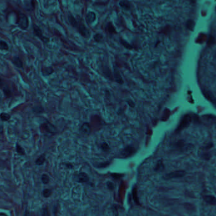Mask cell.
I'll return each mask as SVG.
<instances>
[{
	"instance_id": "6da1fadb",
	"label": "cell",
	"mask_w": 216,
	"mask_h": 216,
	"mask_svg": "<svg viewBox=\"0 0 216 216\" xmlns=\"http://www.w3.org/2000/svg\"><path fill=\"white\" fill-rule=\"evenodd\" d=\"M41 133L44 135H54L57 133V129L52 124L48 121H46L40 126Z\"/></svg>"
},
{
	"instance_id": "7a4b0ae2",
	"label": "cell",
	"mask_w": 216,
	"mask_h": 216,
	"mask_svg": "<svg viewBox=\"0 0 216 216\" xmlns=\"http://www.w3.org/2000/svg\"><path fill=\"white\" fill-rule=\"evenodd\" d=\"M17 24L19 25V27L23 30L27 29L29 26V19L24 14H20L18 15Z\"/></svg>"
},
{
	"instance_id": "3957f363",
	"label": "cell",
	"mask_w": 216,
	"mask_h": 216,
	"mask_svg": "<svg viewBox=\"0 0 216 216\" xmlns=\"http://www.w3.org/2000/svg\"><path fill=\"white\" fill-rule=\"evenodd\" d=\"M186 171L183 170L173 171V172L167 174H166L163 177V178L166 180L174 179V178H179V177H184L186 175Z\"/></svg>"
},
{
	"instance_id": "277c9868",
	"label": "cell",
	"mask_w": 216,
	"mask_h": 216,
	"mask_svg": "<svg viewBox=\"0 0 216 216\" xmlns=\"http://www.w3.org/2000/svg\"><path fill=\"white\" fill-rule=\"evenodd\" d=\"M191 122H192V117L191 116H189V115L184 116L183 118L182 121H181L180 124L179 125L178 128H177L176 132H179V131H181V130H183L184 128H187L188 126H189L190 123H191Z\"/></svg>"
},
{
	"instance_id": "5b68a950",
	"label": "cell",
	"mask_w": 216,
	"mask_h": 216,
	"mask_svg": "<svg viewBox=\"0 0 216 216\" xmlns=\"http://www.w3.org/2000/svg\"><path fill=\"white\" fill-rule=\"evenodd\" d=\"M33 29H34V34L38 38H39V39L42 41H43L44 43H48L49 41H50L49 38L43 36V32H42V31H41V29L39 27H38L37 25H34Z\"/></svg>"
},
{
	"instance_id": "8992f818",
	"label": "cell",
	"mask_w": 216,
	"mask_h": 216,
	"mask_svg": "<svg viewBox=\"0 0 216 216\" xmlns=\"http://www.w3.org/2000/svg\"><path fill=\"white\" fill-rule=\"evenodd\" d=\"M136 153V149L133 146H127L121 151V155L123 158H128Z\"/></svg>"
},
{
	"instance_id": "52a82bcc",
	"label": "cell",
	"mask_w": 216,
	"mask_h": 216,
	"mask_svg": "<svg viewBox=\"0 0 216 216\" xmlns=\"http://www.w3.org/2000/svg\"><path fill=\"white\" fill-rule=\"evenodd\" d=\"M77 28L78 29L79 33L84 37H88L90 36V32L88 29L86 27L85 25L83 22H79Z\"/></svg>"
},
{
	"instance_id": "ba28073f",
	"label": "cell",
	"mask_w": 216,
	"mask_h": 216,
	"mask_svg": "<svg viewBox=\"0 0 216 216\" xmlns=\"http://www.w3.org/2000/svg\"><path fill=\"white\" fill-rule=\"evenodd\" d=\"M75 181L78 183H86L90 179L89 176L85 172H80L75 176Z\"/></svg>"
},
{
	"instance_id": "9c48e42d",
	"label": "cell",
	"mask_w": 216,
	"mask_h": 216,
	"mask_svg": "<svg viewBox=\"0 0 216 216\" xmlns=\"http://www.w3.org/2000/svg\"><path fill=\"white\" fill-rule=\"evenodd\" d=\"M80 132L84 134H90L91 132V128L90 125L87 122L84 123L81 127H80Z\"/></svg>"
},
{
	"instance_id": "30bf717a",
	"label": "cell",
	"mask_w": 216,
	"mask_h": 216,
	"mask_svg": "<svg viewBox=\"0 0 216 216\" xmlns=\"http://www.w3.org/2000/svg\"><path fill=\"white\" fill-rule=\"evenodd\" d=\"M203 198H204V201L207 202V204L212 205H215L216 198L215 197L212 195H205L203 197Z\"/></svg>"
},
{
	"instance_id": "8fae6325",
	"label": "cell",
	"mask_w": 216,
	"mask_h": 216,
	"mask_svg": "<svg viewBox=\"0 0 216 216\" xmlns=\"http://www.w3.org/2000/svg\"><path fill=\"white\" fill-rule=\"evenodd\" d=\"M53 72H54L53 69L51 67H44V68H43L41 70L42 74H43L44 76H48L52 74H53Z\"/></svg>"
},
{
	"instance_id": "7c38bea8",
	"label": "cell",
	"mask_w": 216,
	"mask_h": 216,
	"mask_svg": "<svg viewBox=\"0 0 216 216\" xmlns=\"http://www.w3.org/2000/svg\"><path fill=\"white\" fill-rule=\"evenodd\" d=\"M95 14L93 12H89L86 15V21L88 24H91L95 20Z\"/></svg>"
},
{
	"instance_id": "4fadbf2b",
	"label": "cell",
	"mask_w": 216,
	"mask_h": 216,
	"mask_svg": "<svg viewBox=\"0 0 216 216\" xmlns=\"http://www.w3.org/2000/svg\"><path fill=\"white\" fill-rule=\"evenodd\" d=\"M164 169V166L162 161L161 160H159L154 168V171L156 172H160V171H163Z\"/></svg>"
},
{
	"instance_id": "5bb4252c",
	"label": "cell",
	"mask_w": 216,
	"mask_h": 216,
	"mask_svg": "<svg viewBox=\"0 0 216 216\" xmlns=\"http://www.w3.org/2000/svg\"><path fill=\"white\" fill-rule=\"evenodd\" d=\"M12 62L17 67H19V68H21V67H23V63L19 57H14L12 59Z\"/></svg>"
},
{
	"instance_id": "9a60e30c",
	"label": "cell",
	"mask_w": 216,
	"mask_h": 216,
	"mask_svg": "<svg viewBox=\"0 0 216 216\" xmlns=\"http://www.w3.org/2000/svg\"><path fill=\"white\" fill-rule=\"evenodd\" d=\"M45 160H46L45 155L44 154L41 155L36 159V164L37 165V166H41V165H43L44 163Z\"/></svg>"
},
{
	"instance_id": "2e32d148",
	"label": "cell",
	"mask_w": 216,
	"mask_h": 216,
	"mask_svg": "<svg viewBox=\"0 0 216 216\" xmlns=\"http://www.w3.org/2000/svg\"><path fill=\"white\" fill-rule=\"evenodd\" d=\"M69 23L70 24V25H72V26L75 27V28H77L79 22H78L77 20H76V19L72 15H70L69 17Z\"/></svg>"
},
{
	"instance_id": "e0dca14e",
	"label": "cell",
	"mask_w": 216,
	"mask_h": 216,
	"mask_svg": "<svg viewBox=\"0 0 216 216\" xmlns=\"http://www.w3.org/2000/svg\"><path fill=\"white\" fill-rule=\"evenodd\" d=\"M10 118V116L7 113L3 112L0 114V119L2 121H8Z\"/></svg>"
},
{
	"instance_id": "ac0fdd59",
	"label": "cell",
	"mask_w": 216,
	"mask_h": 216,
	"mask_svg": "<svg viewBox=\"0 0 216 216\" xmlns=\"http://www.w3.org/2000/svg\"><path fill=\"white\" fill-rule=\"evenodd\" d=\"M8 49H9V47H8V45L6 42L3 40H0V50L6 51Z\"/></svg>"
},
{
	"instance_id": "d6986e66",
	"label": "cell",
	"mask_w": 216,
	"mask_h": 216,
	"mask_svg": "<svg viewBox=\"0 0 216 216\" xmlns=\"http://www.w3.org/2000/svg\"><path fill=\"white\" fill-rule=\"evenodd\" d=\"M41 181L43 182V184H48L50 182V177L48 174H43V175L41 176Z\"/></svg>"
},
{
	"instance_id": "ffe728a7",
	"label": "cell",
	"mask_w": 216,
	"mask_h": 216,
	"mask_svg": "<svg viewBox=\"0 0 216 216\" xmlns=\"http://www.w3.org/2000/svg\"><path fill=\"white\" fill-rule=\"evenodd\" d=\"M16 151L17 153L21 155H25V151L24 150V148L20 146L19 144H17L16 146Z\"/></svg>"
},
{
	"instance_id": "44dd1931",
	"label": "cell",
	"mask_w": 216,
	"mask_h": 216,
	"mask_svg": "<svg viewBox=\"0 0 216 216\" xmlns=\"http://www.w3.org/2000/svg\"><path fill=\"white\" fill-rule=\"evenodd\" d=\"M3 87H5V90H4V93H5V95L6 96H10V91L9 90H7V89H6V87L4 86V84H3V80L2 79L0 78V88H1L2 90Z\"/></svg>"
},
{
	"instance_id": "7402d4cb",
	"label": "cell",
	"mask_w": 216,
	"mask_h": 216,
	"mask_svg": "<svg viewBox=\"0 0 216 216\" xmlns=\"http://www.w3.org/2000/svg\"><path fill=\"white\" fill-rule=\"evenodd\" d=\"M52 194V191L50 189H44V191L43 192V197L44 198H48L50 197Z\"/></svg>"
},
{
	"instance_id": "603a6c76",
	"label": "cell",
	"mask_w": 216,
	"mask_h": 216,
	"mask_svg": "<svg viewBox=\"0 0 216 216\" xmlns=\"http://www.w3.org/2000/svg\"><path fill=\"white\" fill-rule=\"evenodd\" d=\"M119 4L121 6L125 8V9H129L130 8V3L128 1H121Z\"/></svg>"
},
{
	"instance_id": "cb8c5ba5",
	"label": "cell",
	"mask_w": 216,
	"mask_h": 216,
	"mask_svg": "<svg viewBox=\"0 0 216 216\" xmlns=\"http://www.w3.org/2000/svg\"><path fill=\"white\" fill-rule=\"evenodd\" d=\"M94 39L96 42H100L103 40V36L100 34H97L95 36Z\"/></svg>"
},
{
	"instance_id": "d4e9b609",
	"label": "cell",
	"mask_w": 216,
	"mask_h": 216,
	"mask_svg": "<svg viewBox=\"0 0 216 216\" xmlns=\"http://www.w3.org/2000/svg\"><path fill=\"white\" fill-rule=\"evenodd\" d=\"M176 146L178 148H182L184 146V142L183 140H180L176 143Z\"/></svg>"
},
{
	"instance_id": "484cf974",
	"label": "cell",
	"mask_w": 216,
	"mask_h": 216,
	"mask_svg": "<svg viewBox=\"0 0 216 216\" xmlns=\"http://www.w3.org/2000/svg\"><path fill=\"white\" fill-rule=\"evenodd\" d=\"M101 148H102L103 150L105 151H108L110 150V147L107 143H103L102 145H101Z\"/></svg>"
},
{
	"instance_id": "4316f807",
	"label": "cell",
	"mask_w": 216,
	"mask_h": 216,
	"mask_svg": "<svg viewBox=\"0 0 216 216\" xmlns=\"http://www.w3.org/2000/svg\"><path fill=\"white\" fill-rule=\"evenodd\" d=\"M42 215H43V216H49L47 208H44V209H43V211H42Z\"/></svg>"
},
{
	"instance_id": "83f0119b",
	"label": "cell",
	"mask_w": 216,
	"mask_h": 216,
	"mask_svg": "<svg viewBox=\"0 0 216 216\" xmlns=\"http://www.w3.org/2000/svg\"><path fill=\"white\" fill-rule=\"evenodd\" d=\"M107 184H108L107 186H108V187L109 189H113L114 188V184L112 183H111V182H108V183H107Z\"/></svg>"
},
{
	"instance_id": "f1b7e54d",
	"label": "cell",
	"mask_w": 216,
	"mask_h": 216,
	"mask_svg": "<svg viewBox=\"0 0 216 216\" xmlns=\"http://www.w3.org/2000/svg\"><path fill=\"white\" fill-rule=\"evenodd\" d=\"M66 166L69 168H72L73 166H72V164H66Z\"/></svg>"
},
{
	"instance_id": "f546056e",
	"label": "cell",
	"mask_w": 216,
	"mask_h": 216,
	"mask_svg": "<svg viewBox=\"0 0 216 216\" xmlns=\"http://www.w3.org/2000/svg\"><path fill=\"white\" fill-rule=\"evenodd\" d=\"M0 216H8V215L5 213H0Z\"/></svg>"
}]
</instances>
